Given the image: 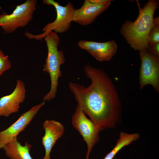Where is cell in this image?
I'll return each instance as SVG.
<instances>
[{
  "instance_id": "cell-8",
  "label": "cell",
  "mask_w": 159,
  "mask_h": 159,
  "mask_svg": "<svg viewBox=\"0 0 159 159\" xmlns=\"http://www.w3.org/2000/svg\"><path fill=\"white\" fill-rule=\"evenodd\" d=\"M45 104V101L32 107L22 114L18 119L10 126L0 131V149L17 137L20 132L23 131L31 123L41 107Z\"/></svg>"
},
{
  "instance_id": "cell-18",
  "label": "cell",
  "mask_w": 159,
  "mask_h": 159,
  "mask_svg": "<svg viewBox=\"0 0 159 159\" xmlns=\"http://www.w3.org/2000/svg\"><path fill=\"white\" fill-rule=\"evenodd\" d=\"M91 4L95 5H99L104 4L112 0H87Z\"/></svg>"
},
{
  "instance_id": "cell-12",
  "label": "cell",
  "mask_w": 159,
  "mask_h": 159,
  "mask_svg": "<svg viewBox=\"0 0 159 159\" xmlns=\"http://www.w3.org/2000/svg\"><path fill=\"white\" fill-rule=\"evenodd\" d=\"M45 133L42 139V143L45 150V154L42 159H51L50 153L57 140L63 135L64 125L59 122L46 120L43 122Z\"/></svg>"
},
{
  "instance_id": "cell-17",
  "label": "cell",
  "mask_w": 159,
  "mask_h": 159,
  "mask_svg": "<svg viewBox=\"0 0 159 159\" xmlns=\"http://www.w3.org/2000/svg\"><path fill=\"white\" fill-rule=\"evenodd\" d=\"M146 49L151 53L159 57V42L148 43Z\"/></svg>"
},
{
  "instance_id": "cell-7",
  "label": "cell",
  "mask_w": 159,
  "mask_h": 159,
  "mask_svg": "<svg viewBox=\"0 0 159 159\" xmlns=\"http://www.w3.org/2000/svg\"><path fill=\"white\" fill-rule=\"evenodd\" d=\"M72 124L83 138L87 146L86 158L89 159L90 153L99 139L100 131L91 119L88 118L77 106L72 118Z\"/></svg>"
},
{
  "instance_id": "cell-13",
  "label": "cell",
  "mask_w": 159,
  "mask_h": 159,
  "mask_svg": "<svg viewBox=\"0 0 159 159\" xmlns=\"http://www.w3.org/2000/svg\"><path fill=\"white\" fill-rule=\"evenodd\" d=\"M32 147V145L26 141L24 145H22L16 137L2 149L9 159H34L30 153Z\"/></svg>"
},
{
  "instance_id": "cell-6",
  "label": "cell",
  "mask_w": 159,
  "mask_h": 159,
  "mask_svg": "<svg viewBox=\"0 0 159 159\" xmlns=\"http://www.w3.org/2000/svg\"><path fill=\"white\" fill-rule=\"evenodd\" d=\"M141 61L140 70V88L150 84L157 92L159 91V57L147 49L140 51Z\"/></svg>"
},
{
  "instance_id": "cell-19",
  "label": "cell",
  "mask_w": 159,
  "mask_h": 159,
  "mask_svg": "<svg viewBox=\"0 0 159 159\" xmlns=\"http://www.w3.org/2000/svg\"><path fill=\"white\" fill-rule=\"evenodd\" d=\"M85 159H87V158H86Z\"/></svg>"
},
{
  "instance_id": "cell-11",
  "label": "cell",
  "mask_w": 159,
  "mask_h": 159,
  "mask_svg": "<svg viewBox=\"0 0 159 159\" xmlns=\"http://www.w3.org/2000/svg\"><path fill=\"white\" fill-rule=\"evenodd\" d=\"M112 1L101 4L95 5L90 4L87 0H85L80 8L74 10L72 21L82 26L91 24L109 7Z\"/></svg>"
},
{
  "instance_id": "cell-14",
  "label": "cell",
  "mask_w": 159,
  "mask_h": 159,
  "mask_svg": "<svg viewBox=\"0 0 159 159\" xmlns=\"http://www.w3.org/2000/svg\"><path fill=\"white\" fill-rule=\"evenodd\" d=\"M139 137V133L127 134L121 132L119 138L115 145L103 159H113L122 148L136 140Z\"/></svg>"
},
{
  "instance_id": "cell-3",
  "label": "cell",
  "mask_w": 159,
  "mask_h": 159,
  "mask_svg": "<svg viewBox=\"0 0 159 159\" xmlns=\"http://www.w3.org/2000/svg\"><path fill=\"white\" fill-rule=\"evenodd\" d=\"M44 38L48 52L42 70L49 74L51 86L49 91L44 96L43 100L49 101L56 96L59 79L62 75L61 67L65 62L66 59L63 51L58 49L60 39L57 33L49 32Z\"/></svg>"
},
{
  "instance_id": "cell-2",
  "label": "cell",
  "mask_w": 159,
  "mask_h": 159,
  "mask_svg": "<svg viewBox=\"0 0 159 159\" xmlns=\"http://www.w3.org/2000/svg\"><path fill=\"white\" fill-rule=\"evenodd\" d=\"M158 8L155 0L148 1L141 8L134 21L127 20L122 25L120 33L132 48L139 51L147 48L148 38L153 25V15Z\"/></svg>"
},
{
  "instance_id": "cell-9",
  "label": "cell",
  "mask_w": 159,
  "mask_h": 159,
  "mask_svg": "<svg viewBox=\"0 0 159 159\" xmlns=\"http://www.w3.org/2000/svg\"><path fill=\"white\" fill-rule=\"evenodd\" d=\"M77 45L100 62L110 60L117 49V45L114 40L102 42L81 40L78 42Z\"/></svg>"
},
{
  "instance_id": "cell-15",
  "label": "cell",
  "mask_w": 159,
  "mask_h": 159,
  "mask_svg": "<svg viewBox=\"0 0 159 159\" xmlns=\"http://www.w3.org/2000/svg\"><path fill=\"white\" fill-rule=\"evenodd\" d=\"M148 42L149 43L159 42V18H154L153 25L149 32Z\"/></svg>"
},
{
  "instance_id": "cell-4",
  "label": "cell",
  "mask_w": 159,
  "mask_h": 159,
  "mask_svg": "<svg viewBox=\"0 0 159 159\" xmlns=\"http://www.w3.org/2000/svg\"><path fill=\"white\" fill-rule=\"evenodd\" d=\"M44 4L52 5L55 8L56 12V17L52 22L47 23L42 29V33L39 34H33L28 32L24 34L29 39L40 40L45 37L50 31L57 34L63 33L67 31L70 28L72 21L75 8L72 3L69 2L63 6L60 5L54 0H43Z\"/></svg>"
},
{
  "instance_id": "cell-16",
  "label": "cell",
  "mask_w": 159,
  "mask_h": 159,
  "mask_svg": "<svg viewBox=\"0 0 159 159\" xmlns=\"http://www.w3.org/2000/svg\"><path fill=\"white\" fill-rule=\"evenodd\" d=\"M11 67V63L9 59V56L5 55L0 49V77L4 72Z\"/></svg>"
},
{
  "instance_id": "cell-1",
  "label": "cell",
  "mask_w": 159,
  "mask_h": 159,
  "mask_svg": "<svg viewBox=\"0 0 159 159\" xmlns=\"http://www.w3.org/2000/svg\"><path fill=\"white\" fill-rule=\"evenodd\" d=\"M84 70L91 80L89 86L71 82L68 84L77 106L100 131L115 127L120 116L121 105L112 80L102 69L86 65Z\"/></svg>"
},
{
  "instance_id": "cell-10",
  "label": "cell",
  "mask_w": 159,
  "mask_h": 159,
  "mask_svg": "<svg viewBox=\"0 0 159 159\" xmlns=\"http://www.w3.org/2000/svg\"><path fill=\"white\" fill-rule=\"evenodd\" d=\"M26 95L24 83L21 80H17L12 92L0 98V117H8L12 114L18 112L20 105L25 99Z\"/></svg>"
},
{
  "instance_id": "cell-5",
  "label": "cell",
  "mask_w": 159,
  "mask_h": 159,
  "mask_svg": "<svg viewBox=\"0 0 159 159\" xmlns=\"http://www.w3.org/2000/svg\"><path fill=\"white\" fill-rule=\"evenodd\" d=\"M37 2L36 0H26L16 6L10 14L2 11L0 14V26L8 34L13 32L19 28L25 26L32 19Z\"/></svg>"
}]
</instances>
